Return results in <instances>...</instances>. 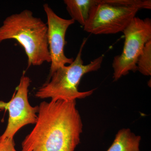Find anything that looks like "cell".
Returning a JSON list of instances; mask_svg holds the SVG:
<instances>
[{"label":"cell","instance_id":"cell-1","mask_svg":"<svg viewBox=\"0 0 151 151\" xmlns=\"http://www.w3.org/2000/svg\"><path fill=\"white\" fill-rule=\"evenodd\" d=\"M21 151H74L80 142L83 123L76 100L43 101Z\"/></svg>","mask_w":151,"mask_h":151},{"label":"cell","instance_id":"cell-2","mask_svg":"<svg viewBox=\"0 0 151 151\" xmlns=\"http://www.w3.org/2000/svg\"><path fill=\"white\" fill-rule=\"evenodd\" d=\"M8 40H17L27 57L28 68L50 63L47 24L24 10L8 17L0 26V43Z\"/></svg>","mask_w":151,"mask_h":151},{"label":"cell","instance_id":"cell-3","mask_svg":"<svg viewBox=\"0 0 151 151\" xmlns=\"http://www.w3.org/2000/svg\"><path fill=\"white\" fill-rule=\"evenodd\" d=\"M87 39L82 41L76 58L68 65L59 68L50 76V79L38 89L35 96L40 99L50 98L51 100H76L83 99L93 94L95 89L86 92L78 91L81 78L86 73L97 71L100 68L103 56L101 55L87 65L82 59V50Z\"/></svg>","mask_w":151,"mask_h":151},{"label":"cell","instance_id":"cell-4","mask_svg":"<svg viewBox=\"0 0 151 151\" xmlns=\"http://www.w3.org/2000/svg\"><path fill=\"white\" fill-rule=\"evenodd\" d=\"M150 0H100L90 11L84 30L94 35L123 32L141 9H151Z\"/></svg>","mask_w":151,"mask_h":151},{"label":"cell","instance_id":"cell-5","mask_svg":"<svg viewBox=\"0 0 151 151\" xmlns=\"http://www.w3.org/2000/svg\"><path fill=\"white\" fill-rule=\"evenodd\" d=\"M123 51L114 57L112 64L113 78L117 81L130 71L137 70V63L145 45L151 40V20L135 17L124 31Z\"/></svg>","mask_w":151,"mask_h":151},{"label":"cell","instance_id":"cell-6","mask_svg":"<svg viewBox=\"0 0 151 151\" xmlns=\"http://www.w3.org/2000/svg\"><path fill=\"white\" fill-rule=\"evenodd\" d=\"M30 82L29 77L24 74L17 87L16 93L9 102L5 103V109L9 111V120L4 132L0 136V140L14 138L22 127L36 122L38 106L33 107L29 101Z\"/></svg>","mask_w":151,"mask_h":151},{"label":"cell","instance_id":"cell-7","mask_svg":"<svg viewBox=\"0 0 151 151\" xmlns=\"http://www.w3.org/2000/svg\"><path fill=\"white\" fill-rule=\"evenodd\" d=\"M43 9L47 19V39L51 58L50 76L59 68L73 62V58L65 56L64 49L66 31L75 21L71 19H65L58 16L48 4H44Z\"/></svg>","mask_w":151,"mask_h":151},{"label":"cell","instance_id":"cell-8","mask_svg":"<svg viewBox=\"0 0 151 151\" xmlns=\"http://www.w3.org/2000/svg\"><path fill=\"white\" fill-rule=\"evenodd\" d=\"M141 136L136 135L129 129H121L107 151H140Z\"/></svg>","mask_w":151,"mask_h":151},{"label":"cell","instance_id":"cell-9","mask_svg":"<svg viewBox=\"0 0 151 151\" xmlns=\"http://www.w3.org/2000/svg\"><path fill=\"white\" fill-rule=\"evenodd\" d=\"M100 0H65L66 9L74 21L84 27L89 18L92 8Z\"/></svg>","mask_w":151,"mask_h":151},{"label":"cell","instance_id":"cell-10","mask_svg":"<svg viewBox=\"0 0 151 151\" xmlns=\"http://www.w3.org/2000/svg\"><path fill=\"white\" fill-rule=\"evenodd\" d=\"M137 70L146 76L151 75V40L145 45L142 52L138 58Z\"/></svg>","mask_w":151,"mask_h":151},{"label":"cell","instance_id":"cell-11","mask_svg":"<svg viewBox=\"0 0 151 151\" xmlns=\"http://www.w3.org/2000/svg\"><path fill=\"white\" fill-rule=\"evenodd\" d=\"M0 151H18L16 149L14 138L0 140Z\"/></svg>","mask_w":151,"mask_h":151},{"label":"cell","instance_id":"cell-12","mask_svg":"<svg viewBox=\"0 0 151 151\" xmlns=\"http://www.w3.org/2000/svg\"><path fill=\"white\" fill-rule=\"evenodd\" d=\"M5 102H3V101H0V112L5 109Z\"/></svg>","mask_w":151,"mask_h":151}]
</instances>
